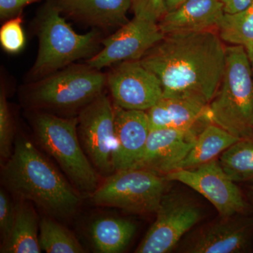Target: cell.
Listing matches in <instances>:
<instances>
[{"label":"cell","mask_w":253,"mask_h":253,"mask_svg":"<svg viewBox=\"0 0 253 253\" xmlns=\"http://www.w3.org/2000/svg\"><path fill=\"white\" fill-rule=\"evenodd\" d=\"M164 37L158 23L134 16L102 41V49L86 63L101 70L125 61H137Z\"/></svg>","instance_id":"11"},{"label":"cell","mask_w":253,"mask_h":253,"mask_svg":"<svg viewBox=\"0 0 253 253\" xmlns=\"http://www.w3.org/2000/svg\"><path fill=\"white\" fill-rule=\"evenodd\" d=\"M199 134L174 129L150 131L140 157L131 168L145 169L156 174L175 170L185 158Z\"/></svg>","instance_id":"13"},{"label":"cell","mask_w":253,"mask_h":253,"mask_svg":"<svg viewBox=\"0 0 253 253\" xmlns=\"http://www.w3.org/2000/svg\"><path fill=\"white\" fill-rule=\"evenodd\" d=\"M221 0H187L166 13L158 24L163 34L208 31L217 26L223 14Z\"/></svg>","instance_id":"17"},{"label":"cell","mask_w":253,"mask_h":253,"mask_svg":"<svg viewBox=\"0 0 253 253\" xmlns=\"http://www.w3.org/2000/svg\"><path fill=\"white\" fill-rule=\"evenodd\" d=\"M115 104L129 110L147 111L163 97L161 82L137 61L117 64L107 76Z\"/></svg>","instance_id":"12"},{"label":"cell","mask_w":253,"mask_h":253,"mask_svg":"<svg viewBox=\"0 0 253 253\" xmlns=\"http://www.w3.org/2000/svg\"><path fill=\"white\" fill-rule=\"evenodd\" d=\"M41 0H0V17L8 20L21 14L23 8Z\"/></svg>","instance_id":"29"},{"label":"cell","mask_w":253,"mask_h":253,"mask_svg":"<svg viewBox=\"0 0 253 253\" xmlns=\"http://www.w3.org/2000/svg\"><path fill=\"white\" fill-rule=\"evenodd\" d=\"M40 221L34 208L25 200L16 204V218L9 239L1 245L3 253H40Z\"/></svg>","instance_id":"19"},{"label":"cell","mask_w":253,"mask_h":253,"mask_svg":"<svg viewBox=\"0 0 253 253\" xmlns=\"http://www.w3.org/2000/svg\"><path fill=\"white\" fill-rule=\"evenodd\" d=\"M166 179L145 169L116 171L91 194L94 204L121 208L126 212H156L166 188Z\"/></svg>","instance_id":"7"},{"label":"cell","mask_w":253,"mask_h":253,"mask_svg":"<svg viewBox=\"0 0 253 253\" xmlns=\"http://www.w3.org/2000/svg\"><path fill=\"white\" fill-rule=\"evenodd\" d=\"M39 241L41 249L47 253H84L77 239L51 218L40 221Z\"/></svg>","instance_id":"24"},{"label":"cell","mask_w":253,"mask_h":253,"mask_svg":"<svg viewBox=\"0 0 253 253\" xmlns=\"http://www.w3.org/2000/svg\"><path fill=\"white\" fill-rule=\"evenodd\" d=\"M13 130L12 116L5 91L1 89L0 93V155L3 159H9L12 154Z\"/></svg>","instance_id":"26"},{"label":"cell","mask_w":253,"mask_h":253,"mask_svg":"<svg viewBox=\"0 0 253 253\" xmlns=\"http://www.w3.org/2000/svg\"><path fill=\"white\" fill-rule=\"evenodd\" d=\"M135 17L158 23L167 13L165 0H131Z\"/></svg>","instance_id":"27"},{"label":"cell","mask_w":253,"mask_h":253,"mask_svg":"<svg viewBox=\"0 0 253 253\" xmlns=\"http://www.w3.org/2000/svg\"><path fill=\"white\" fill-rule=\"evenodd\" d=\"M55 0L43 7L38 19L39 49L29 76L36 81L96 54L99 33L78 34L66 22Z\"/></svg>","instance_id":"4"},{"label":"cell","mask_w":253,"mask_h":253,"mask_svg":"<svg viewBox=\"0 0 253 253\" xmlns=\"http://www.w3.org/2000/svg\"><path fill=\"white\" fill-rule=\"evenodd\" d=\"M78 132L83 149L95 167L103 174L114 170V106L106 95L102 93L81 109Z\"/></svg>","instance_id":"10"},{"label":"cell","mask_w":253,"mask_h":253,"mask_svg":"<svg viewBox=\"0 0 253 253\" xmlns=\"http://www.w3.org/2000/svg\"><path fill=\"white\" fill-rule=\"evenodd\" d=\"M221 41L246 46L253 42V3L236 14L224 13L217 26Z\"/></svg>","instance_id":"23"},{"label":"cell","mask_w":253,"mask_h":253,"mask_svg":"<svg viewBox=\"0 0 253 253\" xmlns=\"http://www.w3.org/2000/svg\"><path fill=\"white\" fill-rule=\"evenodd\" d=\"M0 43L5 51L16 54L23 49L26 36L22 28L21 14L6 20L0 29Z\"/></svg>","instance_id":"25"},{"label":"cell","mask_w":253,"mask_h":253,"mask_svg":"<svg viewBox=\"0 0 253 253\" xmlns=\"http://www.w3.org/2000/svg\"><path fill=\"white\" fill-rule=\"evenodd\" d=\"M1 179L18 199L32 201L52 217H71L81 204L76 190L24 136L16 138Z\"/></svg>","instance_id":"2"},{"label":"cell","mask_w":253,"mask_h":253,"mask_svg":"<svg viewBox=\"0 0 253 253\" xmlns=\"http://www.w3.org/2000/svg\"><path fill=\"white\" fill-rule=\"evenodd\" d=\"M93 246L97 252L119 253L124 251L135 234L132 221L117 217H101L90 226Z\"/></svg>","instance_id":"21"},{"label":"cell","mask_w":253,"mask_h":253,"mask_svg":"<svg viewBox=\"0 0 253 253\" xmlns=\"http://www.w3.org/2000/svg\"><path fill=\"white\" fill-rule=\"evenodd\" d=\"M239 139L217 125L211 123L200 133L176 169H189L211 162Z\"/></svg>","instance_id":"20"},{"label":"cell","mask_w":253,"mask_h":253,"mask_svg":"<svg viewBox=\"0 0 253 253\" xmlns=\"http://www.w3.org/2000/svg\"><path fill=\"white\" fill-rule=\"evenodd\" d=\"M150 131L174 129L200 134L212 123L209 105L185 98L163 96L146 111Z\"/></svg>","instance_id":"16"},{"label":"cell","mask_w":253,"mask_h":253,"mask_svg":"<svg viewBox=\"0 0 253 253\" xmlns=\"http://www.w3.org/2000/svg\"><path fill=\"white\" fill-rule=\"evenodd\" d=\"M114 171L130 169L140 157L150 132L147 113L114 104Z\"/></svg>","instance_id":"15"},{"label":"cell","mask_w":253,"mask_h":253,"mask_svg":"<svg viewBox=\"0 0 253 253\" xmlns=\"http://www.w3.org/2000/svg\"><path fill=\"white\" fill-rule=\"evenodd\" d=\"M223 218L205 226L188 244L186 252L240 253L249 252L253 246V220Z\"/></svg>","instance_id":"14"},{"label":"cell","mask_w":253,"mask_h":253,"mask_svg":"<svg viewBox=\"0 0 253 253\" xmlns=\"http://www.w3.org/2000/svg\"><path fill=\"white\" fill-rule=\"evenodd\" d=\"M219 163L235 182H253V137L239 139L220 155Z\"/></svg>","instance_id":"22"},{"label":"cell","mask_w":253,"mask_h":253,"mask_svg":"<svg viewBox=\"0 0 253 253\" xmlns=\"http://www.w3.org/2000/svg\"><path fill=\"white\" fill-rule=\"evenodd\" d=\"M251 196H252V201H253V189H252V194H251Z\"/></svg>","instance_id":"33"},{"label":"cell","mask_w":253,"mask_h":253,"mask_svg":"<svg viewBox=\"0 0 253 253\" xmlns=\"http://www.w3.org/2000/svg\"><path fill=\"white\" fill-rule=\"evenodd\" d=\"M225 14H236L249 7L253 0H221Z\"/></svg>","instance_id":"30"},{"label":"cell","mask_w":253,"mask_h":253,"mask_svg":"<svg viewBox=\"0 0 253 253\" xmlns=\"http://www.w3.org/2000/svg\"><path fill=\"white\" fill-rule=\"evenodd\" d=\"M33 126L42 146L59 163L76 189L92 194L99 181L80 141L78 118L39 112L33 117Z\"/></svg>","instance_id":"5"},{"label":"cell","mask_w":253,"mask_h":253,"mask_svg":"<svg viewBox=\"0 0 253 253\" xmlns=\"http://www.w3.org/2000/svg\"><path fill=\"white\" fill-rule=\"evenodd\" d=\"M61 12L94 27L108 28L127 22L131 0H55Z\"/></svg>","instance_id":"18"},{"label":"cell","mask_w":253,"mask_h":253,"mask_svg":"<svg viewBox=\"0 0 253 253\" xmlns=\"http://www.w3.org/2000/svg\"><path fill=\"white\" fill-rule=\"evenodd\" d=\"M161 82L163 96L209 105L226 66V47L212 31L166 35L139 60Z\"/></svg>","instance_id":"1"},{"label":"cell","mask_w":253,"mask_h":253,"mask_svg":"<svg viewBox=\"0 0 253 253\" xmlns=\"http://www.w3.org/2000/svg\"><path fill=\"white\" fill-rule=\"evenodd\" d=\"M244 47L246 48V51H247L248 56H249L253 76V42L248 44L247 46H244Z\"/></svg>","instance_id":"32"},{"label":"cell","mask_w":253,"mask_h":253,"mask_svg":"<svg viewBox=\"0 0 253 253\" xmlns=\"http://www.w3.org/2000/svg\"><path fill=\"white\" fill-rule=\"evenodd\" d=\"M164 177L167 181L182 183L204 196L221 218L244 214L247 210L241 190L216 159L197 167L175 169Z\"/></svg>","instance_id":"8"},{"label":"cell","mask_w":253,"mask_h":253,"mask_svg":"<svg viewBox=\"0 0 253 253\" xmlns=\"http://www.w3.org/2000/svg\"><path fill=\"white\" fill-rule=\"evenodd\" d=\"M209 113L212 123L236 137H253V76L244 46H226L224 76Z\"/></svg>","instance_id":"3"},{"label":"cell","mask_w":253,"mask_h":253,"mask_svg":"<svg viewBox=\"0 0 253 253\" xmlns=\"http://www.w3.org/2000/svg\"><path fill=\"white\" fill-rule=\"evenodd\" d=\"M16 218V205L2 189L0 191V231L4 245L11 235Z\"/></svg>","instance_id":"28"},{"label":"cell","mask_w":253,"mask_h":253,"mask_svg":"<svg viewBox=\"0 0 253 253\" xmlns=\"http://www.w3.org/2000/svg\"><path fill=\"white\" fill-rule=\"evenodd\" d=\"M100 71L87 63L70 65L35 81L26 90V102L38 109H83L107 85V76Z\"/></svg>","instance_id":"6"},{"label":"cell","mask_w":253,"mask_h":253,"mask_svg":"<svg viewBox=\"0 0 253 253\" xmlns=\"http://www.w3.org/2000/svg\"><path fill=\"white\" fill-rule=\"evenodd\" d=\"M156 213V220L135 253L169 252L202 216L201 209L194 202L172 194L164 195Z\"/></svg>","instance_id":"9"},{"label":"cell","mask_w":253,"mask_h":253,"mask_svg":"<svg viewBox=\"0 0 253 253\" xmlns=\"http://www.w3.org/2000/svg\"><path fill=\"white\" fill-rule=\"evenodd\" d=\"M186 1L187 0H165V4H166L167 12L176 9Z\"/></svg>","instance_id":"31"}]
</instances>
